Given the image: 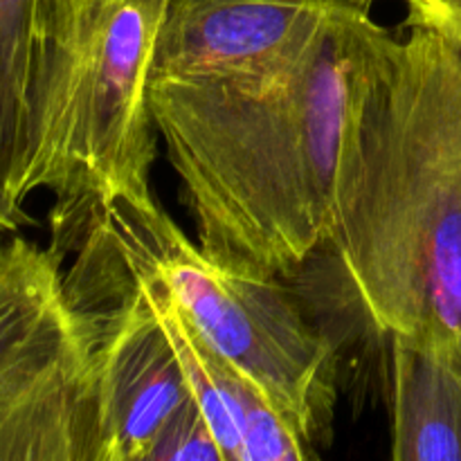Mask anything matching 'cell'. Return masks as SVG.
Masks as SVG:
<instances>
[{"mask_svg":"<svg viewBox=\"0 0 461 461\" xmlns=\"http://www.w3.org/2000/svg\"><path fill=\"white\" fill-rule=\"evenodd\" d=\"M376 27L347 7L282 75L151 81L153 124L216 264L291 277L327 241L356 75Z\"/></svg>","mask_w":461,"mask_h":461,"instance_id":"7a4b0ae2","label":"cell"},{"mask_svg":"<svg viewBox=\"0 0 461 461\" xmlns=\"http://www.w3.org/2000/svg\"><path fill=\"white\" fill-rule=\"evenodd\" d=\"M390 457L461 461V351L385 338Z\"/></svg>","mask_w":461,"mask_h":461,"instance_id":"ba28073f","label":"cell"},{"mask_svg":"<svg viewBox=\"0 0 461 461\" xmlns=\"http://www.w3.org/2000/svg\"><path fill=\"white\" fill-rule=\"evenodd\" d=\"M144 461H225L194 396L165 423Z\"/></svg>","mask_w":461,"mask_h":461,"instance_id":"9c48e42d","label":"cell"},{"mask_svg":"<svg viewBox=\"0 0 461 461\" xmlns=\"http://www.w3.org/2000/svg\"><path fill=\"white\" fill-rule=\"evenodd\" d=\"M86 234L106 243L131 270L156 279L198 336L250 378L306 444L329 439L338 349L304 318L279 279L216 264L151 194H117L102 203L81 239Z\"/></svg>","mask_w":461,"mask_h":461,"instance_id":"277c9868","label":"cell"},{"mask_svg":"<svg viewBox=\"0 0 461 461\" xmlns=\"http://www.w3.org/2000/svg\"><path fill=\"white\" fill-rule=\"evenodd\" d=\"M61 252L0 246V461H99L93 329Z\"/></svg>","mask_w":461,"mask_h":461,"instance_id":"5b68a950","label":"cell"},{"mask_svg":"<svg viewBox=\"0 0 461 461\" xmlns=\"http://www.w3.org/2000/svg\"><path fill=\"white\" fill-rule=\"evenodd\" d=\"M405 27L365 45L318 252L378 336L461 351V45Z\"/></svg>","mask_w":461,"mask_h":461,"instance_id":"6da1fadb","label":"cell"},{"mask_svg":"<svg viewBox=\"0 0 461 461\" xmlns=\"http://www.w3.org/2000/svg\"><path fill=\"white\" fill-rule=\"evenodd\" d=\"M345 9L329 0H171L151 81L282 75L306 57Z\"/></svg>","mask_w":461,"mask_h":461,"instance_id":"8992f818","label":"cell"},{"mask_svg":"<svg viewBox=\"0 0 461 461\" xmlns=\"http://www.w3.org/2000/svg\"><path fill=\"white\" fill-rule=\"evenodd\" d=\"M68 0H0V187L30 196L36 97L66 48Z\"/></svg>","mask_w":461,"mask_h":461,"instance_id":"52a82bcc","label":"cell"},{"mask_svg":"<svg viewBox=\"0 0 461 461\" xmlns=\"http://www.w3.org/2000/svg\"><path fill=\"white\" fill-rule=\"evenodd\" d=\"M171 0H70L66 48L34 113L27 187L50 189L52 243L63 257L102 203L151 194L156 124L149 86Z\"/></svg>","mask_w":461,"mask_h":461,"instance_id":"3957f363","label":"cell"},{"mask_svg":"<svg viewBox=\"0 0 461 461\" xmlns=\"http://www.w3.org/2000/svg\"><path fill=\"white\" fill-rule=\"evenodd\" d=\"M329 3H338V5H347V7H356V9H363V12H369L372 5L376 0H329Z\"/></svg>","mask_w":461,"mask_h":461,"instance_id":"7c38bea8","label":"cell"},{"mask_svg":"<svg viewBox=\"0 0 461 461\" xmlns=\"http://www.w3.org/2000/svg\"><path fill=\"white\" fill-rule=\"evenodd\" d=\"M405 25L428 27L461 45V0H405Z\"/></svg>","mask_w":461,"mask_h":461,"instance_id":"30bf717a","label":"cell"},{"mask_svg":"<svg viewBox=\"0 0 461 461\" xmlns=\"http://www.w3.org/2000/svg\"><path fill=\"white\" fill-rule=\"evenodd\" d=\"M32 223L30 216L23 212L21 205L9 198V194L0 187V232H16L21 225Z\"/></svg>","mask_w":461,"mask_h":461,"instance_id":"8fae6325","label":"cell"}]
</instances>
